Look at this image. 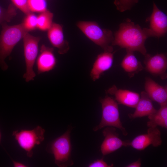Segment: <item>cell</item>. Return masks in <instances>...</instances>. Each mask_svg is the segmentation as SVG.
Masks as SVG:
<instances>
[{
	"label": "cell",
	"instance_id": "52a82bcc",
	"mask_svg": "<svg viewBox=\"0 0 167 167\" xmlns=\"http://www.w3.org/2000/svg\"><path fill=\"white\" fill-rule=\"evenodd\" d=\"M23 38L26 67V72L23 77L26 82H29L33 80L36 76L33 67L38 53V44L41 37L33 36L28 32Z\"/></svg>",
	"mask_w": 167,
	"mask_h": 167
},
{
	"label": "cell",
	"instance_id": "5bb4252c",
	"mask_svg": "<svg viewBox=\"0 0 167 167\" xmlns=\"http://www.w3.org/2000/svg\"><path fill=\"white\" fill-rule=\"evenodd\" d=\"M145 92L152 100L160 105L167 104V88L161 86L151 78L147 77L144 84Z\"/></svg>",
	"mask_w": 167,
	"mask_h": 167
},
{
	"label": "cell",
	"instance_id": "30bf717a",
	"mask_svg": "<svg viewBox=\"0 0 167 167\" xmlns=\"http://www.w3.org/2000/svg\"><path fill=\"white\" fill-rule=\"evenodd\" d=\"M146 21L150 22V28L152 37L159 38L164 36L167 32V16L160 10L153 2L152 13Z\"/></svg>",
	"mask_w": 167,
	"mask_h": 167
},
{
	"label": "cell",
	"instance_id": "e0dca14e",
	"mask_svg": "<svg viewBox=\"0 0 167 167\" xmlns=\"http://www.w3.org/2000/svg\"><path fill=\"white\" fill-rule=\"evenodd\" d=\"M135 108V110L133 113L128 114L131 119L148 116L157 110L154 107L152 101L145 91L141 92L139 100Z\"/></svg>",
	"mask_w": 167,
	"mask_h": 167
},
{
	"label": "cell",
	"instance_id": "8fae6325",
	"mask_svg": "<svg viewBox=\"0 0 167 167\" xmlns=\"http://www.w3.org/2000/svg\"><path fill=\"white\" fill-rule=\"evenodd\" d=\"M162 142L160 130L157 127H149L147 134L135 137L131 141L130 146L137 150H142L150 145L154 147L160 146Z\"/></svg>",
	"mask_w": 167,
	"mask_h": 167
},
{
	"label": "cell",
	"instance_id": "4316f807",
	"mask_svg": "<svg viewBox=\"0 0 167 167\" xmlns=\"http://www.w3.org/2000/svg\"><path fill=\"white\" fill-rule=\"evenodd\" d=\"M141 165V159L139 158L138 160L135 162L131 163L127 165L126 167H140Z\"/></svg>",
	"mask_w": 167,
	"mask_h": 167
},
{
	"label": "cell",
	"instance_id": "8992f818",
	"mask_svg": "<svg viewBox=\"0 0 167 167\" xmlns=\"http://www.w3.org/2000/svg\"><path fill=\"white\" fill-rule=\"evenodd\" d=\"M45 131L40 126L32 130H22L13 131L12 135L19 146L26 152L29 157L32 156L33 149L44 139Z\"/></svg>",
	"mask_w": 167,
	"mask_h": 167
},
{
	"label": "cell",
	"instance_id": "9a60e30c",
	"mask_svg": "<svg viewBox=\"0 0 167 167\" xmlns=\"http://www.w3.org/2000/svg\"><path fill=\"white\" fill-rule=\"evenodd\" d=\"M53 51V48L47 47L44 45L41 46L36 61L38 74L49 71L55 68L57 61Z\"/></svg>",
	"mask_w": 167,
	"mask_h": 167
},
{
	"label": "cell",
	"instance_id": "ba28073f",
	"mask_svg": "<svg viewBox=\"0 0 167 167\" xmlns=\"http://www.w3.org/2000/svg\"><path fill=\"white\" fill-rule=\"evenodd\" d=\"M102 133L105 139L101 144V150L103 156L111 153L122 147L130 146L131 141L121 139L114 127L107 126L103 130Z\"/></svg>",
	"mask_w": 167,
	"mask_h": 167
},
{
	"label": "cell",
	"instance_id": "d4e9b609",
	"mask_svg": "<svg viewBox=\"0 0 167 167\" xmlns=\"http://www.w3.org/2000/svg\"><path fill=\"white\" fill-rule=\"evenodd\" d=\"M16 7L27 15L32 12L30 10L28 3V0H11Z\"/></svg>",
	"mask_w": 167,
	"mask_h": 167
},
{
	"label": "cell",
	"instance_id": "d6986e66",
	"mask_svg": "<svg viewBox=\"0 0 167 167\" xmlns=\"http://www.w3.org/2000/svg\"><path fill=\"white\" fill-rule=\"evenodd\" d=\"M160 106L158 110L148 116L149 121L147 122V126L148 127L159 126L167 128V104Z\"/></svg>",
	"mask_w": 167,
	"mask_h": 167
},
{
	"label": "cell",
	"instance_id": "7a4b0ae2",
	"mask_svg": "<svg viewBox=\"0 0 167 167\" xmlns=\"http://www.w3.org/2000/svg\"><path fill=\"white\" fill-rule=\"evenodd\" d=\"M1 24L2 29L0 34V67L5 71L8 68V66L5 62V59L28 31L23 23L12 26L8 25L6 22Z\"/></svg>",
	"mask_w": 167,
	"mask_h": 167
},
{
	"label": "cell",
	"instance_id": "83f0119b",
	"mask_svg": "<svg viewBox=\"0 0 167 167\" xmlns=\"http://www.w3.org/2000/svg\"><path fill=\"white\" fill-rule=\"evenodd\" d=\"M13 166L14 167H27L24 164L19 162L16 161L12 159Z\"/></svg>",
	"mask_w": 167,
	"mask_h": 167
},
{
	"label": "cell",
	"instance_id": "6da1fadb",
	"mask_svg": "<svg viewBox=\"0 0 167 167\" xmlns=\"http://www.w3.org/2000/svg\"><path fill=\"white\" fill-rule=\"evenodd\" d=\"M150 37L152 36L149 28H142L128 19L119 25L118 29L114 34L112 45L133 52L138 51L145 56L147 53L145 42Z\"/></svg>",
	"mask_w": 167,
	"mask_h": 167
},
{
	"label": "cell",
	"instance_id": "5b68a950",
	"mask_svg": "<svg viewBox=\"0 0 167 167\" xmlns=\"http://www.w3.org/2000/svg\"><path fill=\"white\" fill-rule=\"evenodd\" d=\"M77 26L90 40L100 46L104 51L113 52L114 36L111 31L101 28L95 22L79 21Z\"/></svg>",
	"mask_w": 167,
	"mask_h": 167
},
{
	"label": "cell",
	"instance_id": "9c48e42d",
	"mask_svg": "<svg viewBox=\"0 0 167 167\" xmlns=\"http://www.w3.org/2000/svg\"><path fill=\"white\" fill-rule=\"evenodd\" d=\"M144 56L145 70L153 75L159 76L162 79H166L167 59L166 55L159 54L151 56L147 54Z\"/></svg>",
	"mask_w": 167,
	"mask_h": 167
},
{
	"label": "cell",
	"instance_id": "3957f363",
	"mask_svg": "<svg viewBox=\"0 0 167 167\" xmlns=\"http://www.w3.org/2000/svg\"><path fill=\"white\" fill-rule=\"evenodd\" d=\"M72 129L71 126H69L66 131L49 142L46 148L47 152L54 155L55 164L60 167H67L74 164L71 158L70 134Z\"/></svg>",
	"mask_w": 167,
	"mask_h": 167
},
{
	"label": "cell",
	"instance_id": "ac0fdd59",
	"mask_svg": "<svg viewBox=\"0 0 167 167\" xmlns=\"http://www.w3.org/2000/svg\"><path fill=\"white\" fill-rule=\"evenodd\" d=\"M126 54L121 63V66L130 78L142 71L144 67L135 56L133 52L126 50Z\"/></svg>",
	"mask_w": 167,
	"mask_h": 167
},
{
	"label": "cell",
	"instance_id": "7402d4cb",
	"mask_svg": "<svg viewBox=\"0 0 167 167\" xmlns=\"http://www.w3.org/2000/svg\"><path fill=\"white\" fill-rule=\"evenodd\" d=\"M139 1V0H115L114 4L117 10L123 12L131 10Z\"/></svg>",
	"mask_w": 167,
	"mask_h": 167
},
{
	"label": "cell",
	"instance_id": "ffe728a7",
	"mask_svg": "<svg viewBox=\"0 0 167 167\" xmlns=\"http://www.w3.org/2000/svg\"><path fill=\"white\" fill-rule=\"evenodd\" d=\"M53 14L46 10L37 17V28L42 31L48 30L52 24Z\"/></svg>",
	"mask_w": 167,
	"mask_h": 167
},
{
	"label": "cell",
	"instance_id": "2e32d148",
	"mask_svg": "<svg viewBox=\"0 0 167 167\" xmlns=\"http://www.w3.org/2000/svg\"><path fill=\"white\" fill-rule=\"evenodd\" d=\"M48 36L52 45L58 49L59 54H64L69 50L68 43L64 39L62 28L60 24L52 23L48 30Z\"/></svg>",
	"mask_w": 167,
	"mask_h": 167
},
{
	"label": "cell",
	"instance_id": "cb8c5ba5",
	"mask_svg": "<svg viewBox=\"0 0 167 167\" xmlns=\"http://www.w3.org/2000/svg\"><path fill=\"white\" fill-rule=\"evenodd\" d=\"M27 15L23 23L25 29L28 32L37 28V17L32 13Z\"/></svg>",
	"mask_w": 167,
	"mask_h": 167
},
{
	"label": "cell",
	"instance_id": "44dd1931",
	"mask_svg": "<svg viewBox=\"0 0 167 167\" xmlns=\"http://www.w3.org/2000/svg\"><path fill=\"white\" fill-rule=\"evenodd\" d=\"M16 14V10L13 4H10L7 9L0 6V24L10 22Z\"/></svg>",
	"mask_w": 167,
	"mask_h": 167
},
{
	"label": "cell",
	"instance_id": "f1b7e54d",
	"mask_svg": "<svg viewBox=\"0 0 167 167\" xmlns=\"http://www.w3.org/2000/svg\"><path fill=\"white\" fill-rule=\"evenodd\" d=\"M1 131H0V144L2 146V144H1Z\"/></svg>",
	"mask_w": 167,
	"mask_h": 167
},
{
	"label": "cell",
	"instance_id": "277c9868",
	"mask_svg": "<svg viewBox=\"0 0 167 167\" xmlns=\"http://www.w3.org/2000/svg\"><path fill=\"white\" fill-rule=\"evenodd\" d=\"M102 109V117L99 124L94 127L97 131L107 126H112L119 129L126 136L128 133L122 125L120 118L118 104L113 98L108 95L99 100Z\"/></svg>",
	"mask_w": 167,
	"mask_h": 167
},
{
	"label": "cell",
	"instance_id": "484cf974",
	"mask_svg": "<svg viewBox=\"0 0 167 167\" xmlns=\"http://www.w3.org/2000/svg\"><path fill=\"white\" fill-rule=\"evenodd\" d=\"M113 164L109 165L104 160V158H102L97 159L89 164L88 166L89 167H110L113 166Z\"/></svg>",
	"mask_w": 167,
	"mask_h": 167
},
{
	"label": "cell",
	"instance_id": "4fadbf2b",
	"mask_svg": "<svg viewBox=\"0 0 167 167\" xmlns=\"http://www.w3.org/2000/svg\"><path fill=\"white\" fill-rule=\"evenodd\" d=\"M114 54L113 52L104 51L98 55L90 73V76L93 81L99 79L104 72L112 67Z\"/></svg>",
	"mask_w": 167,
	"mask_h": 167
},
{
	"label": "cell",
	"instance_id": "7c38bea8",
	"mask_svg": "<svg viewBox=\"0 0 167 167\" xmlns=\"http://www.w3.org/2000/svg\"><path fill=\"white\" fill-rule=\"evenodd\" d=\"M107 93L114 96V99L118 104L135 108L140 96L137 93L127 90L118 89L114 85L107 91Z\"/></svg>",
	"mask_w": 167,
	"mask_h": 167
},
{
	"label": "cell",
	"instance_id": "603a6c76",
	"mask_svg": "<svg viewBox=\"0 0 167 167\" xmlns=\"http://www.w3.org/2000/svg\"><path fill=\"white\" fill-rule=\"evenodd\" d=\"M28 3L31 12H42L47 10L45 0H28Z\"/></svg>",
	"mask_w": 167,
	"mask_h": 167
}]
</instances>
